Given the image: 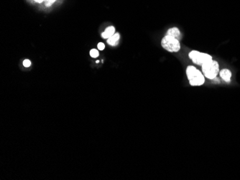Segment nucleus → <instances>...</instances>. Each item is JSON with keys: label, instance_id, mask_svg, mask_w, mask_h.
<instances>
[{"label": "nucleus", "instance_id": "obj_1", "mask_svg": "<svg viewBox=\"0 0 240 180\" xmlns=\"http://www.w3.org/2000/svg\"><path fill=\"white\" fill-rule=\"evenodd\" d=\"M186 75L189 80V83L193 86H202L205 82L204 75L194 66H188L186 69Z\"/></svg>", "mask_w": 240, "mask_h": 180}, {"label": "nucleus", "instance_id": "obj_2", "mask_svg": "<svg viewBox=\"0 0 240 180\" xmlns=\"http://www.w3.org/2000/svg\"><path fill=\"white\" fill-rule=\"evenodd\" d=\"M202 66V71H203L204 76L209 79L215 78L219 73V63L217 61L211 60L209 62L204 63Z\"/></svg>", "mask_w": 240, "mask_h": 180}, {"label": "nucleus", "instance_id": "obj_3", "mask_svg": "<svg viewBox=\"0 0 240 180\" xmlns=\"http://www.w3.org/2000/svg\"><path fill=\"white\" fill-rule=\"evenodd\" d=\"M161 45L165 50L170 53L178 52L180 49L179 40L175 37L165 35L161 41Z\"/></svg>", "mask_w": 240, "mask_h": 180}, {"label": "nucleus", "instance_id": "obj_4", "mask_svg": "<svg viewBox=\"0 0 240 180\" xmlns=\"http://www.w3.org/2000/svg\"><path fill=\"white\" fill-rule=\"evenodd\" d=\"M190 59H191L193 63L196 65H202L212 60V57L207 53H200L196 50H192L188 55Z\"/></svg>", "mask_w": 240, "mask_h": 180}, {"label": "nucleus", "instance_id": "obj_5", "mask_svg": "<svg viewBox=\"0 0 240 180\" xmlns=\"http://www.w3.org/2000/svg\"><path fill=\"white\" fill-rule=\"evenodd\" d=\"M166 35H169V36L175 37V38L178 39V40L181 38V34H180V32L179 30V29L177 28V27H172V28H170V29H168Z\"/></svg>", "mask_w": 240, "mask_h": 180}, {"label": "nucleus", "instance_id": "obj_6", "mask_svg": "<svg viewBox=\"0 0 240 180\" xmlns=\"http://www.w3.org/2000/svg\"><path fill=\"white\" fill-rule=\"evenodd\" d=\"M120 38V35L119 33H115L112 35V37H110V38L107 39V43L109 45H112V46H115L118 44L119 39Z\"/></svg>", "mask_w": 240, "mask_h": 180}, {"label": "nucleus", "instance_id": "obj_7", "mask_svg": "<svg viewBox=\"0 0 240 180\" xmlns=\"http://www.w3.org/2000/svg\"><path fill=\"white\" fill-rule=\"evenodd\" d=\"M115 32V28L113 26H110L105 29V31L102 34V37L104 39H108L112 37Z\"/></svg>", "mask_w": 240, "mask_h": 180}, {"label": "nucleus", "instance_id": "obj_8", "mask_svg": "<svg viewBox=\"0 0 240 180\" xmlns=\"http://www.w3.org/2000/svg\"><path fill=\"white\" fill-rule=\"evenodd\" d=\"M220 76L224 80H225L226 82H229L230 79L231 77V71L228 69H223L221 72H220Z\"/></svg>", "mask_w": 240, "mask_h": 180}, {"label": "nucleus", "instance_id": "obj_9", "mask_svg": "<svg viewBox=\"0 0 240 180\" xmlns=\"http://www.w3.org/2000/svg\"><path fill=\"white\" fill-rule=\"evenodd\" d=\"M90 55L92 58H97L99 54L98 50H96V49H93V50L90 51Z\"/></svg>", "mask_w": 240, "mask_h": 180}, {"label": "nucleus", "instance_id": "obj_10", "mask_svg": "<svg viewBox=\"0 0 240 180\" xmlns=\"http://www.w3.org/2000/svg\"><path fill=\"white\" fill-rule=\"evenodd\" d=\"M55 1H56V0H46V1H45V5H46L47 7H50V6L52 5Z\"/></svg>", "mask_w": 240, "mask_h": 180}, {"label": "nucleus", "instance_id": "obj_11", "mask_svg": "<svg viewBox=\"0 0 240 180\" xmlns=\"http://www.w3.org/2000/svg\"><path fill=\"white\" fill-rule=\"evenodd\" d=\"M23 65L27 68V67H30L31 65V62L29 60H25L23 61Z\"/></svg>", "mask_w": 240, "mask_h": 180}, {"label": "nucleus", "instance_id": "obj_12", "mask_svg": "<svg viewBox=\"0 0 240 180\" xmlns=\"http://www.w3.org/2000/svg\"><path fill=\"white\" fill-rule=\"evenodd\" d=\"M97 47H98V49H99V50H104V49L105 45H104V43L99 42V44H98V45H97Z\"/></svg>", "mask_w": 240, "mask_h": 180}, {"label": "nucleus", "instance_id": "obj_13", "mask_svg": "<svg viewBox=\"0 0 240 180\" xmlns=\"http://www.w3.org/2000/svg\"><path fill=\"white\" fill-rule=\"evenodd\" d=\"M35 2H39V3H41V2H43V1H46V0H35Z\"/></svg>", "mask_w": 240, "mask_h": 180}]
</instances>
